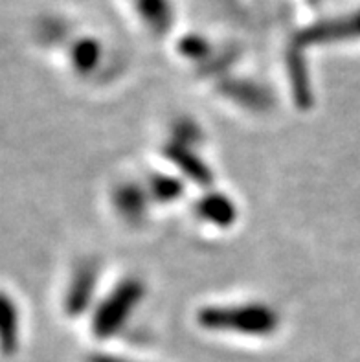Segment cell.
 <instances>
[{
  "label": "cell",
  "mask_w": 360,
  "mask_h": 362,
  "mask_svg": "<svg viewBox=\"0 0 360 362\" xmlns=\"http://www.w3.org/2000/svg\"><path fill=\"white\" fill-rule=\"evenodd\" d=\"M197 322L204 329L248 337L270 335L279 324L276 311L265 303L208 305L197 313Z\"/></svg>",
  "instance_id": "1"
},
{
  "label": "cell",
  "mask_w": 360,
  "mask_h": 362,
  "mask_svg": "<svg viewBox=\"0 0 360 362\" xmlns=\"http://www.w3.org/2000/svg\"><path fill=\"white\" fill-rule=\"evenodd\" d=\"M144 284L137 278L120 281L115 289L107 294L103 302L98 303L92 317V331L98 339H110L127 324L131 313L138 308L144 298Z\"/></svg>",
  "instance_id": "2"
},
{
  "label": "cell",
  "mask_w": 360,
  "mask_h": 362,
  "mask_svg": "<svg viewBox=\"0 0 360 362\" xmlns=\"http://www.w3.org/2000/svg\"><path fill=\"white\" fill-rule=\"evenodd\" d=\"M98 287V267L96 263H83L76 269L69 289L64 294V309L70 317H79L81 313L91 308Z\"/></svg>",
  "instance_id": "3"
},
{
  "label": "cell",
  "mask_w": 360,
  "mask_h": 362,
  "mask_svg": "<svg viewBox=\"0 0 360 362\" xmlns=\"http://www.w3.org/2000/svg\"><path fill=\"white\" fill-rule=\"evenodd\" d=\"M166 158L199 186H210L214 182V175L201 156L193 151L192 147L180 142H171L166 146Z\"/></svg>",
  "instance_id": "4"
},
{
  "label": "cell",
  "mask_w": 360,
  "mask_h": 362,
  "mask_svg": "<svg viewBox=\"0 0 360 362\" xmlns=\"http://www.w3.org/2000/svg\"><path fill=\"white\" fill-rule=\"evenodd\" d=\"M197 211L202 219L217 226H230L238 217V208L224 193H206L197 202Z\"/></svg>",
  "instance_id": "5"
},
{
  "label": "cell",
  "mask_w": 360,
  "mask_h": 362,
  "mask_svg": "<svg viewBox=\"0 0 360 362\" xmlns=\"http://www.w3.org/2000/svg\"><path fill=\"white\" fill-rule=\"evenodd\" d=\"M138 15L153 33H166L173 24V8L169 0H132Z\"/></svg>",
  "instance_id": "6"
},
{
  "label": "cell",
  "mask_w": 360,
  "mask_h": 362,
  "mask_svg": "<svg viewBox=\"0 0 360 362\" xmlns=\"http://www.w3.org/2000/svg\"><path fill=\"white\" fill-rule=\"evenodd\" d=\"M289 79H291V88L294 94L298 107L307 109L313 103V88H310L309 70H307L306 59L301 57L298 50H292L289 54Z\"/></svg>",
  "instance_id": "7"
},
{
  "label": "cell",
  "mask_w": 360,
  "mask_h": 362,
  "mask_svg": "<svg viewBox=\"0 0 360 362\" xmlns=\"http://www.w3.org/2000/svg\"><path fill=\"white\" fill-rule=\"evenodd\" d=\"M116 208L120 210L123 217H127L129 221H134L138 217L144 216L146 211V193L138 188L137 184H125L120 186L115 193Z\"/></svg>",
  "instance_id": "8"
},
{
  "label": "cell",
  "mask_w": 360,
  "mask_h": 362,
  "mask_svg": "<svg viewBox=\"0 0 360 362\" xmlns=\"http://www.w3.org/2000/svg\"><path fill=\"white\" fill-rule=\"evenodd\" d=\"M223 90L233 101H238L245 107H252V109H263L270 100L263 88L250 81H230L224 85Z\"/></svg>",
  "instance_id": "9"
},
{
  "label": "cell",
  "mask_w": 360,
  "mask_h": 362,
  "mask_svg": "<svg viewBox=\"0 0 360 362\" xmlns=\"http://www.w3.org/2000/svg\"><path fill=\"white\" fill-rule=\"evenodd\" d=\"M100 57V42L91 39V37H83V39L74 42L72 52H70V61H72L74 69L81 74H88L96 69Z\"/></svg>",
  "instance_id": "10"
},
{
  "label": "cell",
  "mask_w": 360,
  "mask_h": 362,
  "mask_svg": "<svg viewBox=\"0 0 360 362\" xmlns=\"http://www.w3.org/2000/svg\"><path fill=\"white\" fill-rule=\"evenodd\" d=\"M0 331H2V346H4L6 354H11L17 348L18 340V313L17 305L13 300L9 298L8 294L2 296V303H0Z\"/></svg>",
  "instance_id": "11"
},
{
  "label": "cell",
  "mask_w": 360,
  "mask_h": 362,
  "mask_svg": "<svg viewBox=\"0 0 360 362\" xmlns=\"http://www.w3.org/2000/svg\"><path fill=\"white\" fill-rule=\"evenodd\" d=\"M149 188L151 195L158 202H171L182 195L184 184L169 175H153Z\"/></svg>",
  "instance_id": "12"
},
{
  "label": "cell",
  "mask_w": 360,
  "mask_h": 362,
  "mask_svg": "<svg viewBox=\"0 0 360 362\" xmlns=\"http://www.w3.org/2000/svg\"><path fill=\"white\" fill-rule=\"evenodd\" d=\"M182 52L190 57H204L208 54V45L199 37H190L182 42Z\"/></svg>",
  "instance_id": "13"
},
{
  "label": "cell",
  "mask_w": 360,
  "mask_h": 362,
  "mask_svg": "<svg viewBox=\"0 0 360 362\" xmlns=\"http://www.w3.org/2000/svg\"><path fill=\"white\" fill-rule=\"evenodd\" d=\"M91 362H129V361H125V358L122 357H115V355L100 354V355H92Z\"/></svg>",
  "instance_id": "14"
}]
</instances>
